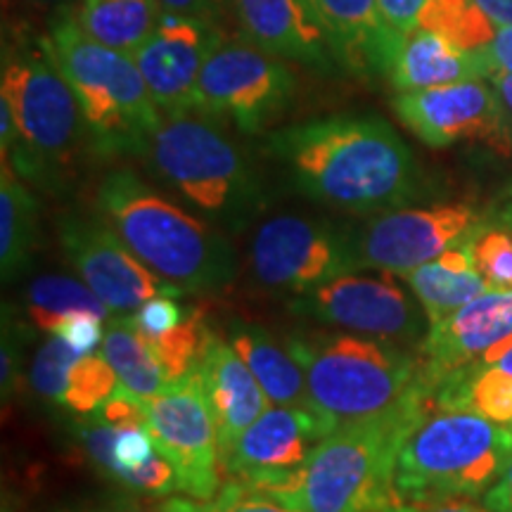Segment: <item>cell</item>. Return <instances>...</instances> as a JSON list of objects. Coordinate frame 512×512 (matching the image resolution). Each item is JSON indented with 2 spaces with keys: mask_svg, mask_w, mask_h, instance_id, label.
Returning a JSON list of instances; mask_svg holds the SVG:
<instances>
[{
  "mask_svg": "<svg viewBox=\"0 0 512 512\" xmlns=\"http://www.w3.org/2000/svg\"><path fill=\"white\" fill-rule=\"evenodd\" d=\"M268 152L313 202L351 214H382L422 190L411 147L380 117L339 114L271 133Z\"/></svg>",
  "mask_w": 512,
  "mask_h": 512,
  "instance_id": "obj_1",
  "label": "cell"
},
{
  "mask_svg": "<svg viewBox=\"0 0 512 512\" xmlns=\"http://www.w3.org/2000/svg\"><path fill=\"white\" fill-rule=\"evenodd\" d=\"M91 145L81 107L50 53L46 34L19 31L3 43L0 147L24 181L60 192Z\"/></svg>",
  "mask_w": 512,
  "mask_h": 512,
  "instance_id": "obj_2",
  "label": "cell"
},
{
  "mask_svg": "<svg viewBox=\"0 0 512 512\" xmlns=\"http://www.w3.org/2000/svg\"><path fill=\"white\" fill-rule=\"evenodd\" d=\"M95 209L152 273L181 294L219 292L233 280L230 242L145 183L136 171L105 174L95 192Z\"/></svg>",
  "mask_w": 512,
  "mask_h": 512,
  "instance_id": "obj_3",
  "label": "cell"
},
{
  "mask_svg": "<svg viewBox=\"0 0 512 512\" xmlns=\"http://www.w3.org/2000/svg\"><path fill=\"white\" fill-rule=\"evenodd\" d=\"M430 413V406L415 403L384 418L337 427L297 470L256 489L297 512H399L396 453Z\"/></svg>",
  "mask_w": 512,
  "mask_h": 512,
  "instance_id": "obj_4",
  "label": "cell"
},
{
  "mask_svg": "<svg viewBox=\"0 0 512 512\" xmlns=\"http://www.w3.org/2000/svg\"><path fill=\"white\" fill-rule=\"evenodd\" d=\"M285 347L304 370L313 408L332 432L415 403L432 411V394L418 375V356L396 342L356 332H306L287 335Z\"/></svg>",
  "mask_w": 512,
  "mask_h": 512,
  "instance_id": "obj_5",
  "label": "cell"
},
{
  "mask_svg": "<svg viewBox=\"0 0 512 512\" xmlns=\"http://www.w3.org/2000/svg\"><path fill=\"white\" fill-rule=\"evenodd\" d=\"M46 41L76 95L95 155L145 157L164 114L133 57L83 34L72 8L55 12Z\"/></svg>",
  "mask_w": 512,
  "mask_h": 512,
  "instance_id": "obj_6",
  "label": "cell"
},
{
  "mask_svg": "<svg viewBox=\"0 0 512 512\" xmlns=\"http://www.w3.org/2000/svg\"><path fill=\"white\" fill-rule=\"evenodd\" d=\"M512 460V430L470 411H437L401 441L394 491L403 505L475 501Z\"/></svg>",
  "mask_w": 512,
  "mask_h": 512,
  "instance_id": "obj_7",
  "label": "cell"
},
{
  "mask_svg": "<svg viewBox=\"0 0 512 512\" xmlns=\"http://www.w3.org/2000/svg\"><path fill=\"white\" fill-rule=\"evenodd\" d=\"M145 157L155 174L209 221L242 228L259 209L261 190L245 155L209 114H166Z\"/></svg>",
  "mask_w": 512,
  "mask_h": 512,
  "instance_id": "obj_8",
  "label": "cell"
},
{
  "mask_svg": "<svg viewBox=\"0 0 512 512\" xmlns=\"http://www.w3.org/2000/svg\"><path fill=\"white\" fill-rule=\"evenodd\" d=\"M294 74L283 57L245 36H226L204 64L195 88V110L228 119L247 136L261 133L292 102Z\"/></svg>",
  "mask_w": 512,
  "mask_h": 512,
  "instance_id": "obj_9",
  "label": "cell"
},
{
  "mask_svg": "<svg viewBox=\"0 0 512 512\" xmlns=\"http://www.w3.org/2000/svg\"><path fill=\"white\" fill-rule=\"evenodd\" d=\"M249 268L266 290L299 297L361 268L356 233L325 219L273 216L256 228Z\"/></svg>",
  "mask_w": 512,
  "mask_h": 512,
  "instance_id": "obj_10",
  "label": "cell"
},
{
  "mask_svg": "<svg viewBox=\"0 0 512 512\" xmlns=\"http://www.w3.org/2000/svg\"><path fill=\"white\" fill-rule=\"evenodd\" d=\"M297 316L318 320L344 332L380 337L389 342H422L430 318L415 294H408L392 273H347L290 302Z\"/></svg>",
  "mask_w": 512,
  "mask_h": 512,
  "instance_id": "obj_11",
  "label": "cell"
},
{
  "mask_svg": "<svg viewBox=\"0 0 512 512\" xmlns=\"http://www.w3.org/2000/svg\"><path fill=\"white\" fill-rule=\"evenodd\" d=\"M394 112L430 147L475 145L496 157H512L510 121L489 79L399 93Z\"/></svg>",
  "mask_w": 512,
  "mask_h": 512,
  "instance_id": "obj_12",
  "label": "cell"
},
{
  "mask_svg": "<svg viewBox=\"0 0 512 512\" xmlns=\"http://www.w3.org/2000/svg\"><path fill=\"white\" fill-rule=\"evenodd\" d=\"M486 226V214L470 202L382 211L356 233L361 268L403 275L465 245Z\"/></svg>",
  "mask_w": 512,
  "mask_h": 512,
  "instance_id": "obj_13",
  "label": "cell"
},
{
  "mask_svg": "<svg viewBox=\"0 0 512 512\" xmlns=\"http://www.w3.org/2000/svg\"><path fill=\"white\" fill-rule=\"evenodd\" d=\"M145 427L174 465L178 491L209 501L221 486V441L195 373L145 399Z\"/></svg>",
  "mask_w": 512,
  "mask_h": 512,
  "instance_id": "obj_14",
  "label": "cell"
},
{
  "mask_svg": "<svg viewBox=\"0 0 512 512\" xmlns=\"http://www.w3.org/2000/svg\"><path fill=\"white\" fill-rule=\"evenodd\" d=\"M57 233L69 264L110 311L131 313L155 297H181V292L152 273L100 216L88 219L64 214Z\"/></svg>",
  "mask_w": 512,
  "mask_h": 512,
  "instance_id": "obj_15",
  "label": "cell"
},
{
  "mask_svg": "<svg viewBox=\"0 0 512 512\" xmlns=\"http://www.w3.org/2000/svg\"><path fill=\"white\" fill-rule=\"evenodd\" d=\"M223 38L214 19L164 12L155 31L133 50V62L164 117L195 110L197 81Z\"/></svg>",
  "mask_w": 512,
  "mask_h": 512,
  "instance_id": "obj_16",
  "label": "cell"
},
{
  "mask_svg": "<svg viewBox=\"0 0 512 512\" xmlns=\"http://www.w3.org/2000/svg\"><path fill=\"white\" fill-rule=\"evenodd\" d=\"M332 430L316 411L266 408L233 444L221 451V467L233 482L266 484L297 470Z\"/></svg>",
  "mask_w": 512,
  "mask_h": 512,
  "instance_id": "obj_17",
  "label": "cell"
},
{
  "mask_svg": "<svg viewBox=\"0 0 512 512\" xmlns=\"http://www.w3.org/2000/svg\"><path fill=\"white\" fill-rule=\"evenodd\" d=\"M512 335V290H486L444 320L430 325L418 344V375L427 389L477 366L482 356Z\"/></svg>",
  "mask_w": 512,
  "mask_h": 512,
  "instance_id": "obj_18",
  "label": "cell"
},
{
  "mask_svg": "<svg viewBox=\"0 0 512 512\" xmlns=\"http://www.w3.org/2000/svg\"><path fill=\"white\" fill-rule=\"evenodd\" d=\"M242 36L268 53L311 69L335 64L309 0H230Z\"/></svg>",
  "mask_w": 512,
  "mask_h": 512,
  "instance_id": "obj_19",
  "label": "cell"
},
{
  "mask_svg": "<svg viewBox=\"0 0 512 512\" xmlns=\"http://www.w3.org/2000/svg\"><path fill=\"white\" fill-rule=\"evenodd\" d=\"M337 64L361 76H387L403 41L384 24L380 0H309Z\"/></svg>",
  "mask_w": 512,
  "mask_h": 512,
  "instance_id": "obj_20",
  "label": "cell"
},
{
  "mask_svg": "<svg viewBox=\"0 0 512 512\" xmlns=\"http://www.w3.org/2000/svg\"><path fill=\"white\" fill-rule=\"evenodd\" d=\"M209 411L219 430L221 451L233 444L252 422L268 408V396L261 389L247 363L228 339L211 330L207 347L195 368Z\"/></svg>",
  "mask_w": 512,
  "mask_h": 512,
  "instance_id": "obj_21",
  "label": "cell"
},
{
  "mask_svg": "<svg viewBox=\"0 0 512 512\" xmlns=\"http://www.w3.org/2000/svg\"><path fill=\"white\" fill-rule=\"evenodd\" d=\"M484 55L465 53L444 38L415 27L396 48L387 79L399 93L451 86L470 79H489Z\"/></svg>",
  "mask_w": 512,
  "mask_h": 512,
  "instance_id": "obj_22",
  "label": "cell"
},
{
  "mask_svg": "<svg viewBox=\"0 0 512 512\" xmlns=\"http://www.w3.org/2000/svg\"><path fill=\"white\" fill-rule=\"evenodd\" d=\"M228 342L259 380L268 403L316 411L309 387H306L304 370L294 361L290 349L275 342V337L266 328L247 323V320H230Z\"/></svg>",
  "mask_w": 512,
  "mask_h": 512,
  "instance_id": "obj_23",
  "label": "cell"
},
{
  "mask_svg": "<svg viewBox=\"0 0 512 512\" xmlns=\"http://www.w3.org/2000/svg\"><path fill=\"white\" fill-rule=\"evenodd\" d=\"M399 278L411 287L415 299L430 318V325L463 309L486 290H494L477 271L470 252V240L465 245L451 247L434 261H427Z\"/></svg>",
  "mask_w": 512,
  "mask_h": 512,
  "instance_id": "obj_24",
  "label": "cell"
},
{
  "mask_svg": "<svg viewBox=\"0 0 512 512\" xmlns=\"http://www.w3.org/2000/svg\"><path fill=\"white\" fill-rule=\"evenodd\" d=\"M38 245V202L29 183L0 159V271L3 283L27 268Z\"/></svg>",
  "mask_w": 512,
  "mask_h": 512,
  "instance_id": "obj_25",
  "label": "cell"
},
{
  "mask_svg": "<svg viewBox=\"0 0 512 512\" xmlns=\"http://www.w3.org/2000/svg\"><path fill=\"white\" fill-rule=\"evenodd\" d=\"M72 15L95 43L131 55L155 31L164 10L157 0H81Z\"/></svg>",
  "mask_w": 512,
  "mask_h": 512,
  "instance_id": "obj_26",
  "label": "cell"
},
{
  "mask_svg": "<svg viewBox=\"0 0 512 512\" xmlns=\"http://www.w3.org/2000/svg\"><path fill=\"white\" fill-rule=\"evenodd\" d=\"M74 313H93L110 316V306L95 294L86 283L69 275H38L27 287V318L36 330L55 335L64 318Z\"/></svg>",
  "mask_w": 512,
  "mask_h": 512,
  "instance_id": "obj_27",
  "label": "cell"
},
{
  "mask_svg": "<svg viewBox=\"0 0 512 512\" xmlns=\"http://www.w3.org/2000/svg\"><path fill=\"white\" fill-rule=\"evenodd\" d=\"M102 354L117 373L119 387L128 389L140 399H150L171 384L157 358L147 349L143 337L126 323V318L112 320L110 328L105 330Z\"/></svg>",
  "mask_w": 512,
  "mask_h": 512,
  "instance_id": "obj_28",
  "label": "cell"
},
{
  "mask_svg": "<svg viewBox=\"0 0 512 512\" xmlns=\"http://www.w3.org/2000/svg\"><path fill=\"white\" fill-rule=\"evenodd\" d=\"M418 27L477 55L491 46L498 31V24L479 8L477 0H427Z\"/></svg>",
  "mask_w": 512,
  "mask_h": 512,
  "instance_id": "obj_29",
  "label": "cell"
},
{
  "mask_svg": "<svg viewBox=\"0 0 512 512\" xmlns=\"http://www.w3.org/2000/svg\"><path fill=\"white\" fill-rule=\"evenodd\" d=\"M211 330L204 323V316L200 311H190L181 325L174 330L164 332L159 337H143L147 349L157 358L162 366L166 380L178 382L183 377L195 373L197 363H200L202 351L207 347V339Z\"/></svg>",
  "mask_w": 512,
  "mask_h": 512,
  "instance_id": "obj_30",
  "label": "cell"
},
{
  "mask_svg": "<svg viewBox=\"0 0 512 512\" xmlns=\"http://www.w3.org/2000/svg\"><path fill=\"white\" fill-rule=\"evenodd\" d=\"M117 373L105 354H83L74 361L62 396V408L79 415L98 413L105 401L117 392Z\"/></svg>",
  "mask_w": 512,
  "mask_h": 512,
  "instance_id": "obj_31",
  "label": "cell"
},
{
  "mask_svg": "<svg viewBox=\"0 0 512 512\" xmlns=\"http://www.w3.org/2000/svg\"><path fill=\"white\" fill-rule=\"evenodd\" d=\"M79 356L83 354L69 347L60 335L48 337L46 342H43V347L36 351L34 361H31V370H29L31 389H34L41 399L60 406L64 389H67L69 370H72L74 361Z\"/></svg>",
  "mask_w": 512,
  "mask_h": 512,
  "instance_id": "obj_32",
  "label": "cell"
},
{
  "mask_svg": "<svg viewBox=\"0 0 512 512\" xmlns=\"http://www.w3.org/2000/svg\"><path fill=\"white\" fill-rule=\"evenodd\" d=\"M477 271L494 290H512V228L494 221L470 240Z\"/></svg>",
  "mask_w": 512,
  "mask_h": 512,
  "instance_id": "obj_33",
  "label": "cell"
},
{
  "mask_svg": "<svg viewBox=\"0 0 512 512\" xmlns=\"http://www.w3.org/2000/svg\"><path fill=\"white\" fill-rule=\"evenodd\" d=\"M401 510V508H399ZM192 512H297L287 505L278 503L275 498L264 494L256 486L245 482H230L219 489V494L209 501H200L192 505Z\"/></svg>",
  "mask_w": 512,
  "mask_h": 512,
  "instance_id": "obj_34",
  "label": "cell"
},
{
  "mask_svg": "<svg viewBox=\"0 0 512 512\" xmlns=\"http://www.w3.org/2000/svg\"><path fill=\"white\" fill-rule=\"evenodd\" d=\"M119 484H124L128 489L150 498L169 496L178 491V477L174 465L166 460V456L159 448L155 451V456L145 460V463L136 467V470H128L126 475L119 479Z\"/></svg>",
  "mask_w": 512,
  "mask_h": 512,
  "instance_id": "obj_35",
  "label": "cell"
},
{
  "mask_svg": "<svg viewBox=\"0 0 512 512\" xmlns=\"http://www.w3.org/2000/svg\"><path fill=\"white\" fill-rule=\"evenodd\" d=\"M185 316H188V313L174 302V297H155L140 306L133 316H128L126 323L131 325L138 335L159 337L164 335V332L174 330L176 325H181Z\"/></svg>",
  "mask_w": 512,
  "mask_h": 512,
  "instance_id": "obj_36",
  "label": "cell"
},
{
  "mask_svg": "<svg viewBox=\"0 0 512 512\" xmlns=\"http://www.w3.org/2000/svg\"><path fill=\"white\" fill-rule=\"evenodd\" d=\"M24 337L19 332L15 320H8V313H3V349H0V392L3 401L8 403L12 394L17 392L19 380H22L24 366Z\"/></svg>",
  "mask_w": 512,
  "mask_h": 512,
  "instance_id": "obj_37",
  "label": "cell"
},
{
  "mask_svg": "<svg viewBox=\"0 0 512 512\" xmlns=\"http://www.w3.org/2000/svg\"><path fill=\"white\" fill-rule=\"evenodd\" d=\"M102 323H105V318L93 316V313H74V316L62 320L55 335H60L79 354H95V351L102 349V342H105Z\"/></svg>",
  "mask_w": 512,
  "mask_h": 512,
  "instance_id": "obj_38",
  "label": "cell"
},
{
  "mask_svg": "<svg viewBox=\"0 0 512 512\" xmlns=\"http://www.w3.org/2000/svg\"><path fill=\"white\" fill-rule=\"evenodd\" d=\"M95 418L114 427H145V399L119 387L95 413Z\"/></svg>",
  "mask_w": 512,
  "mask_h": 512,
  "instance_id": "obj_39",
  "label": "cell"
},
{
  "mask_svg": "<svg viewBox=\"0 0 512 512\" xmlns=\"http://www.w3.org/2000/svg\"><path fill=\"white\" fill-rule=\"evenodd\" d=\"M427 0H380V12L384 24L394 31L396 36L406 38L418 27V19Z\"/></svg>",
  "mask_w": 512,
  "mask_h": 512,
  "instance_id": "obj_40",
  "label": "cell"
},
{
  "mask_svg": "<svg viewBox=\"0 0 512 512\" xmlns=\"http://www.w3.org/2000/svg\"><path fill=\"white\" fill-rule=\"evenodd\" d=\"M157 3L169 15L202 17L214 22H219V17L230 8V0H157Z\"/></svg>",
  "mask_w": 512,
  "mask_h": 512,
  "instance_id": "obj_41",
  "label": "cell"
},
{
  "mask_svg": "<svg viewBox=\"0 0 512 512\" xmlns=\"http://www.w3.org/2000/svg\"><path fill=\"white\" fill-rule=\"evenodd\" d=\"M482 55L491 74H512V27H498L494 41Z\"/></svg>",
  "mask_w": 512,
  "mask_h": 512,
  "instance_id": "obj_42",
  "label": "cell"
},
{
  "mask_svg": "<svg viewBox=\"0 0 512 512\" xmlns=\"http://www.w3.org/2000/svg\"><path fill=\"white\" fill-rule=\"evenodd\" d=\"M195 501L190 498H162L155 496L145 503H121L114 508H105L100 512H192Z\"/></svg>",
  "mask_w": 512,
  "mask_h": 512,
  "instance_id": "obj_43",
  "label": "cell"
},
{
  "mask_svg": "<svg viewBox=\"0 0 512 512\" xmlns=\"http://www.w3.org/2000/svg\"><path fill=\"white\" fill-rule=\"evenodd\" d=\"M482 503L494 512H512V460L498 482L486 491Z\"/></svg>",
  "mask_w": 512,
  "mask_h": 512,
  "instance_id": "obj_44",
  "label": "cell"
},
{
  "mask_svg": "<svg viewBox=\"0 0 512 512\" xmlns=\"http://www.w3.org/2000/svg\"><path fill=\"white\" fill-rule=\"evenodd\" d=\"M399 512H494L486 505H477L472 501H444V503H425V505H401Z\"/></svg>",
  "mask_w": 512,
  "mask_h": 512,
  "instance_id": "obj_45",
  "label": "cell"
},
{
  "mask_svg": "<svg viewBox=\"0 0 512 512\" xmlns=\"http://www.w3.org/2000/svg\"><path fill=\"white\" fill-rule=\"evenodd\" d=\"M477 366H498L505 373L512 375V335L505 337L501 344H496L494 349H489L482 356V361Z\"/></svg>",
  "mask_w": 512,
  "mask_h": 512,
  "instance_id": "obj_46",
  "label": "cell"
},
{
  "mask_svg": "<svg viewBox=\"0 0 512 512\" xmlns=\"http://www.w3.org/2000/svg\"><path fill=\"white\" fill-rule=\"evenodd\" d=\"M477 5L498 27H512V0H477Z\"/></svg>",
  "mask_w": 512,
  "mask_h": 512,
  "instance_id": "obj_47",
  "label": "cell"
},
{
  "mask_svg": "<svg viewBox=\"0 0 512 512\" xmlns=\"http://www.w3.org/2000/svg\"><path fill=\"white\" fill-rule=\"evenodd\" d=\"M489 81L494 83L498 98H501V105L505 110V117H508L510 128H512V74H491Z\"/></svg>",
  "mask_w": 512,
  "mask_h": 512,
  "instance_id": "obj_48",
  "label": "cell"
},
{
  "mask_svg": "<svg viewBox=\"0 0 512 512\" xmlns=\"http://www.w3.org/2000/svg\"><path fill=\"white\" fill-rule=\"evenodd\" d=\"M27 3L31 8L43 10V12H62V10L74 8V5H79L81 0H27Z\"/></svg>",
  "mask_w": 512,
  "mask_h": 512,
  "instance_id": "obj_49",
  "label": "cell"
},
{
  "mask_svg": "<svg viewBox=\"0 0 512 512\" xmlns=\"http://www.w3.org/2000/svg\"><path fill=\"white\" fill-rule=\"evenodd\" d=\"M494 221H498V223H503V226L512 228V197H510L508 202L503 204L501 209L496 211V214H494Z\"/></svg>",
  "mask_w": 512,
  "mask_h": 512,
  "instance_id": "obj_50",
  "label": "cell"
},
{
  "mask_svg": "<svg viewBox=\"0 0 512 512\" xmlns=\"http://www.w3.org/2000/svg\"><path fill=\"white\" fill-rule=\"evenodd\" d=\"M510 430H512V425H510Z\"/></svg>",
  "mask_w": 512,
  "mask_h": 512,
  "instance_id": "obj_51",
  "label": "cell"
}]
</instances>
